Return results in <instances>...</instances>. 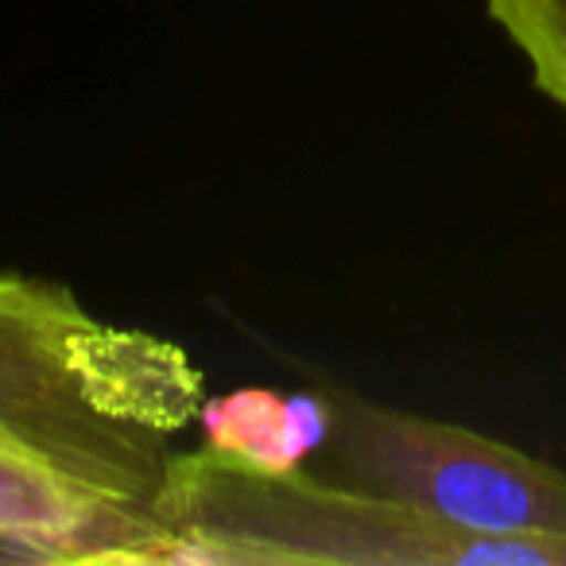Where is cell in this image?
<instances>
[{
    "instance_id": "obj_1",
    "label": "cell",
    "mask_w": 566,
    "mask_h": 566,
    "mask_svg": "<svg viewBox=\"0 0 566 566\" xmlns=\"http://www.w3.org/2000/svg\"><path fill=\"white\" fill-rule=\"evenodd\" d=\"M202 403L179 342L0 272V566H171L175 442Z\"/></svg>"
},
{
    "instance_id": "obj_2",
    "label": "cell",
    "mask_w": 566,
    "mask_h": 566,
    "mask_svg": "<svg viewBox=\"0 0 566 566\" xmlns=\"http://www.w3.org/2000/svg\"><path fill=\"white\" fill-rule=\"evenodd\" d=\"M167 516L179 535L175 563L187 566H566V543L481 535L303 465H260L210 442L175 454Z\"/></svg>"
},
{
    "instance_id": "obj_3",
    "label": "cell",
    "mask_w": 566,
    "mask_h": 566,
    "mask_svg": "<svg viewBox=\"0 0 566 566\" xmlns=\"http://www.w3.org/2000/svg\"><path fill=\"white\" fill-rule=\"evenodd\" d=\"M334 481L501 539L566 543V470L470 427L346 400L331 411Z\"/></svg>"
},
{
    "instance_id": "obj_4",
    "label": "cell",
    "mask_w": 566,
    "mask_h": 566,
    "mask_svg": "<svg viewBox=\"0 0 566 566\" xmlns=\"http://www.w3.org/2000/svg\"><path fill=\"white\" fill-rule=\"evenodd\" d=\"M202 434L210 447L260 465H300L307 450L331 439V411L303 396H275L264 388L202 403Z\"/></svg>"
},
{
    "instance_id": "obj_5",
    "label": "cell",
    "mask_w": 566,
    "mask_h": 566,
    "mask_svg": "<svg viewBox=\"0 0 566 566\" xmlns=\"http://www.w3.org/2000/svg\"><path fill=\"white\" fill-rule=\"evenodd\" d=\"M485 9L524 55L535 90L566 113V0H485Z\"/></svg>"
}]
</instances>
